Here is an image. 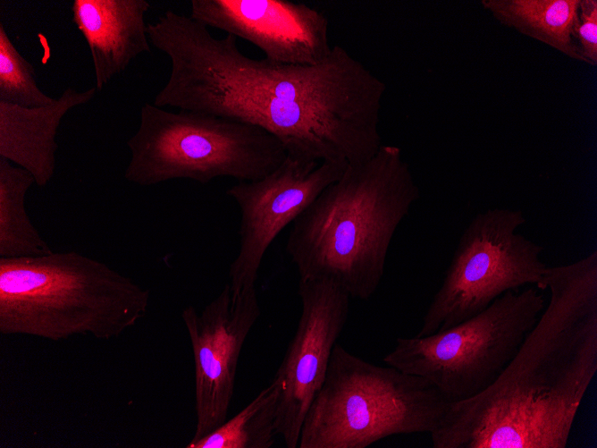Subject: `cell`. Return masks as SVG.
<instances>
[{
    "label": "cell",
    "instance_id": "1",
    "mask_svg": "<svg viewBox=\"0 0 597 448\" xmlns=\"http://www.w3.org/2000/svg\"><path fill=\"white\" fill-rule=\"evenodd\" d=\"M550 300L496 381L450 402L434 448H565L597 371V252L548 266Z\"/></svg>",
    "mask_w": 597,
    "mask_h": 448
},
{
    "label": "cell",
    "instance_id": "2",
    "mask_svg": "<svg viewBox=\"0 0 597 448\" xmlns=\"http://www.w3.org/2000/svg\"><path fill=\"white\" fill-rule=\"evenodd\" d=\"M419 197L399 147L382 145L348 165L293 222L286 250L299 279H330L350 298L372 297L393 235Z\"/></svg>",
    "mask_w": 597,
    "mask_h": 448
},
{
    "label": "cell",
    "instance_id": "3",
    "mask_svg": "<svg viewBox=\"0 0 597 448\" xmlns=\"http://www.w3.org/2000/svg\"><path fill=\"white\" fill-rule=\"evenodd\" d=\"M150 292L76 251L0 258V333L110 339L147 313Z\"/></svg>",
    "mask_w": 597,
    "mask_h": 448
},
{
    "label": "cell",
    "instance_id": "4",
    "mask_svg": "<svg viewBox=\"0 0 597 448\" xmlns=\"http://www.w3.org/2000/svg\"><path fill=\"white\" fill-rule=\"evenodd\" d=\"M449 402L428 380L376 366L336 343L298 447L366 448L394 435L431 433Z\"/></svg>",
    "mask_w": 597,
    "mask_h": 448
},
{
    "label": "cell",
    "instance_id": "5",
    "mask_svg": "<svg viewBox=\"0 0 597 448\" xmlns=\"http://www.w3.org/2000/svg\"><path fill=\"white\" fill-rule=\"evenodd\" d=\"M124 178L139 186L174 179L206 184L219 177L259 180L286 158L281 141L264 129L202 112H171L146 103L128 139Z\"/></svg>",
    "mask_w": 597,
    "mask_h": 448
},
{
    "label": "cell",
    "instance_id": "6",
    "mask_svg": "<svg viewBox=\"0 0 597 448\" xmlns=\"http://www.w3.org/2000/svg\"><path fill=\"white\" fill-rule=\"evenodd\" d=\"M544 307L536 287L508 291L448 329L398 338L383 362L428 380L448 402L472 398L500 376Z\"/></svg>",
    "mask_w": 597,
    "mask_h": 448
},
{
    "label": "cell",
    "instance_id": "7",
    "mask_svg": "<svg viewBox=\"0 0 597 448\" xmlns=\"http://www.w3.org/2000/svg\"><path fill=\"white\" fill-rule=\"evenodd\" d=\"M526 221L522 210L502 207L473 217L416 336L461 323L508 291L526 285L545 290L543 247L517 232Z\"/></svg>",
    "mask_w": 597,
    "mask_h": 448
},
{
    "label": "cell",
    "instance_id": "8",
    "mask_svg": "<svg viewBox=\"0 0 597 448\" xmlns=\"http://www.w3.org/2000/svg\"><path fill=\"white\" fill-rule=\"evenodd\" d=\"M348 165L344 161L317 163L287 156L265 177L239 182L227 190L240 212V248L229 270L234 293L256 286L261 262L275 237L339 180Z\"/></svg>",
    "mask_w": 597,
    "mask_h": 448
},
{
    "label": "cell",
    "instance_id": "9",
    "mask_svg": "<svg viewBox=\"0 0 597 448\" xmlns=\"http://www.w3.org/2000/svg\"><path fill=\"white\" fill-rule=\"evenodd\" d=\"M261 310L256 286L234 293L226 283L198 313L182 310L195 362L196 441L227 419L239 358Z\"/></svg>",
    "mask_w": 597,
    "mask_h": 448
},
{
    "label": "cell",
    "instance_id": "10",
    "mask_svg": "<svg viewBox=\"0 0 597 448\" xmlns=\"http://www.w3.org/2000/svg\"><path fill=\"white\" fill-rule=\"evenodd\" d=\"M298 295L302 309L297 330L274 376L282 384L275 428L288 448L298 447L303 420L347 321L350 299L330 279H299Z\"/></svg>",
    "mask_w": 597,
    "mask_h": 448
},
{
    "label": "cell",
    "instance_id": "11",
    "mask_svg": "<svg viewBox=\"0 0 597 448\" xmlns=\"http://www.w3.org/2000/svg\"><path fill=\"white\" fill-rule=\"evenodd\" d=\"M190 17L246 39L276 63L316 65L332 47L329 21L319 11L287 0H192Z\"/></svg>",
    "mask_w": 597,
    "mask_h": 448
},
{
    "label": "cell",
    "instance_id": "12",
    "mask_svg": "<svg viewBox=\"0 0 597 448\" xmlns=\"http://www.w3.org/2000/svg\"><path fill=\"white\" fill-rule=\"evenodd\" d=\"M146 0H74L72 21L86 39L96 88L103 89L139 55L150 52Z\"/></svg>",
    "mask_w": 597,
    "mask_h": 448
},
{
    "label": "cell",
    "instance_id": "13",
    "mask_svg": "<svg viewBox=\"0 0 597 448\" xmlns=\"http://www.w3.org/2000/svg\"><path fill=\"white\" fill-rule=\"evenodd\" d=\"M97 88L77 91L67 88L55 101L39 107L0 102V157L29 171L38 187L55 175L56 136L64 115L94 98Z\"/></svg>",
    "mask_w": 597,
    "mask_h": 448
},
{
    "label": "cell",
    "instance_id": "14",
    "mask_svg": "<svg viewBox=\"0 0 597 448\" xmlns=\"http://www.w3.org/2000/svg\"><path fill=\"white\" fill-rule=\"evenodd\" d=\"M578 1L482 0L481 4L500 24L582 62L571 35Z\"/></svg>",
    "mask_w": 597,
    "mask_h": 448
},
{
    "label": "cell",
    "instance_id": "15",
    "mask_svg": "<svg viewBox=\"0 0 597 448\" xmlns=\"http://www.w3.org/2000/svg\"><path fill=\"white\" fill-rule=\"evenodd\" d=\"M34 183L29 171L0 157V258L54 252L27 213L25 198Z\"/></svg>",
    "mask_w": 597,
    "mask_h": 448
},
{
    "label": "cell",
    "instance_id": "16",
    "mask_svg": "<svg viewBox=\"0 0 597 448\" xmlns=\"http://www.w3.org/2000/svg\"><path fill=\"white\" fill-rule=\"evenodd\" d=\"M281 382L274 378L244 409L186 448H270L277 435L275 421Z\"/></svg>",
    "mask_w": 597,
    "mask_h": 448
},
{
    "label": "cell",
    "instance_id": "17",
    "mask_svg": "<svg viewBox=\"0 0 597 448\" xmlns=\"http://www.w3.org/2000/svg\"><path fill=\"white\" fill-rule=\"evenodd\" d=\"M56 98L38 86L34 66L17 50L0 23V102L24 107L53 104Z\"/></svg>",
    "mask_w": 597,
    "mask_h": 448
},
{
    "label": "cell",
    "instance_id": "18",
    "mask_svg": "<svg viewBox=\"0 0 597 448\" xmlns=\"http://www.w3.org/2000/svg\"><path fill=\"white\" fill-rule=\"evenodd\" d=\"M572 39L583 63L597 64V1L579 0L572 26Z\"/></svg>",
    "mask_w": 597,
    "mask_h": 448
}]
</instances>
